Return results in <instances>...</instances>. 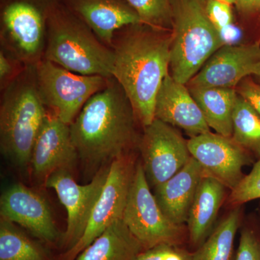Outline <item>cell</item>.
I'll return each mask as SVG.
<instances>
[{
	"label": "cell",
	"instance_id": "obj_1",
	"mask_svg": "<svg viewBox=\"0 0 260 260\" xmlns=\"http://www.w3.org/2000/svg\"><path fill=\"white\" fill-rule=\"evenodd\" d=\"M172 43V30L142 23L124 27L113 38L112 78L124 90L143 128L155 119L157 95L169 74Z\"/></svg>",
	"mask_w": 260,
	"mask_h": 260
},
{
	"label": "cell",
	"instance_id": "obj_2",
	"mask_svg": "<svg viewBox=\"0 0 260 260\" xmlns=\"http://www.w3.org/2000/svg\"><path fill=\"white\" fill-rule=\"evenodd\" d=\"M137 121L124 90L111 78L107 86L86 103L70 125L79 160L95 174L101 168L129 154L139 144Z\"/></svg>",
	"mask_w": 260,
	"mask_h": 260
},
{
	"label": "cell",
	"instance_id": "obj_3",
	"mask_svg": "<svg viewBox=\"0 0 260 260\" xmlns=\"http://www.w3.org/2000/svg\"><path fill=\"white\" fill-rule=\"evenodd\" d=\"M47 42L44 59L83 75L112 78L114 52L61 0L44 3Z\"/></svg>",
	"mask_w": 260,
	"mask_h": 260
},
{
	"label": "cell",
	"instance_id": "obj_4",
	"mask_svg": "<svg viewBox=\"0 0 260 260\" xmlns=\"http://www.w3.org/2000/svg\"><path fill=\"white\" fill-rule=\"evenodd\" d=\"M47 112L38 93L35 66L26 67L2 90L0 149L15 167L29 169L32 149Z\"/></svg>",
	"mask_w": 260,
	"mask_h": 260
},
{
	"label": "cell",
	"instance_id": "obj_5",
	"mask_svg": "<svg viewBox=\"0 0 260 260\" xmlns=\"http://www.w3.org/2000/svg\"><path fill=\"white\" fill-rule=\"evenodd\" d=\"M208 0H172V43L169 73L186 85L222 47L208 16Z\"/></svg>",
	"mask_w": 260,
	"mask_h": 260
},
{
	"label": "cell",
	"instance_id": "obj_6",
	"mask_svg": "<svg viewBox=\"0 0 260 260\" xmlns=\"http://www.w3.org/2000/svg\"><path fill=\"white\" fill-rule=\"evenodd\" d=\"M35 77L38 93L44 107L69 125L86 103L105 88L111 79L78 74L45 59L36 64Z\"/></svg>",
	"mask_w": 260,
	"mask_h": 260
},
{
	"label": "cell",
	"instance_id": "obj_7",
	"mask_svg": "<svg viewBox=\"0 0 260 260\" xmlns=\"http://www.w3.org/2000/svg\"><path fill=\"white\" fill-rule=\"evenodd\" d=\"M122 219L144 250L160 244L181 246L185 241V228L172 223L162 211L142 162L135 167Z\"/></svg>",
	"mask_w": 260,
	"mask_h": 260
},
{
	"label": "cell",
	"instance_id": "obj_8",
	"mask_svg": "<svg viewBox=\"0 0 260 260\" xmlns=\"http://www.w3.org/2000/svg\"><path fill=\"white\" fill-rule=\"evenodd\" d=\"M135 165L130 154L112 162L107 181L90 215L83 237L73 248L61 253L57 260H75L106 229L123 218L134 176Z\"/></svg>",
	"mask_w": 260,
	"mask_h": 260
},
{
	"label": "cell",
	"instance_id": "obj_9",
	"mask_svg": "<svg viewBox=\"0 0 260 260\" xmlns=\"http://www.w3.org/2000/svg\"><path fill=\"white\" fill-rule=\"evenodd\" d=\"M110 165L101 168L91 181L85 185L78 184L72 172L68 170L56 171L46 181L44 186L56 191L68 213L67 229L60 245L63 252L73 248L83 237L105 185Z\"/></svg>",
	"mask_w": 260,
	"mask_h": 260
},
{
	"label": "cell",
	"instance_id": "obj_10",
	"mask_svg": "<svg viewBox=\"0 0 260 260\" xmlns=\"http://www.w3.org/2000/svg\"><path fill=\"white\" fill-rule=\"evenodd\" d=\"M47 29L44 10L27 1H15L2 15L3 49L26 66L44 59Z\"/></svg>",
	"mask_w": 260,
	"mask_h": 260
},
{
	"label": "cell",
	"instance_id": "obj_11",
	"mask_svg": "<svg viewBox=\"0 0 260 260\" xmlns=\"http://www.w3.org/2000/svg\"><path fill=\"white\" fill-rule=\"evenodd\" d=\"M138 145L147 180L154 188L175 175L191 158L182 135L157 119L144 127Z\"/></svg>",
	"mask_w": 260,
	"mask_h": 260
},
{
	"label": "cell",
	"instance_id": "obj_12",
	"mask_svg": "<svg viewBox=\"0 0 260 260\" xmlns=\"http://www.w3.org/2000/svg\"><path fill=\"white\" fill-rule=\"evenodd\" d=\"M0 217L20 225L48 246L61 245L63 234L47 200L22 183L8 186L0 198Z\"/></svg>",
	"mask_w": 260,
	"mask_h": 260
},
{
	"label": "cell",
	"instance_id": "obj_13",
	"mask_svg": "<svg viewBox=\"0 0 260 260\" xmlns=\"http://www.w3.org/2000/svg\"><path fill=\"white\" fill-rule=\"evenodd\" d=\"M191 157L205 173L218 179L232 190L240 182L243 169L254 162L253 155L236 143L232 137L211 132L187 140Z\"/></svg>",
	"mask_w": 260,
	"mask_h": 260
},
{
	"label": "cell",
	"instance_id": "obj_14",
	"mask_svg": "<svg viewBox=\"0 0 260 260\" xmlns=\"http://www.w3.org/2000/svg\"><path fill=\"white\" fill-rule=\"evenodd\" d=\"M78 160L69 124L48 112L30 157L29 169L32 176L45 186L48 178L56 171L73 172Z\"/></svg>",
	"mask_w": 260,
	"mask_h": 260
},
{
	"label": "cell",
	"instance_id": "obj_15",
	"mask_svg": "<svg viewBox=\"0 0 260 260\" xmlns=\"http://www.w3.org/2000/svg\"><path fill=\"white\" fill-rule=\"evenodd\" d=\"M260 64V43L223 46L207 60L188 87L232 88L255 74Z\"/></svg>",
	"mask_w": 260,
	"mask_h": 260
},
{
	"label": "cell",
	"instance_id": "obj_16",
	"mask_svg": "<svg viewBox=\"0 0 260 260\" xmlns=\"http://www.w3.org/2000/svg\"><path fill=\"white\" fill-rule=\"evenodd\" d=\"M186 86L170 73L166 77L155 101V119L181 128L190 138L210 133L203 112Z\"/></svg>",
	"mask_w": 260,
	"mask_h": 260
},
{
	"label": "cell",
	"instance_id": "obj_17",
	"mask_svg": "<svg viewBox=\"0 0 260 260\" xmlns=\"http://www.w3.org/2000/svg\"><path fill=\"white\" fill-rule=\"evenodd\" d=\"M75 15L112 49L114 34L141 20L125 0H61Z\"/></svg>",
	"mask_w": 260,
	"mask_h": 260
},
{
	"label": "cell",
	"instance_id": "obj_18",
	"mask_svg": "<svg viewBox=\"0 0 260 260\" xmlns=\"http://www.w3.org/2000/svg\"><path fill=\"white\" fill-rule=\"evenodd\" d=\"M205 174L203 168L191 157L175 175L154 188L157 203L172 223L178 225L186 223L197 189Z\"/></svg>",
	"mask_w": 260,
	"mask_h": 260
},
{
	"label": "cell",
	"instance_id": "obj_19",
	"mask_svg": "<svg viewBox=\"0 0 260 260\" xmlns=\"http://www.w3.org/2000/svg\"><path fill=\"white\" fill-rule=\"evenodd\" d=\"M226 189L223 183L206 174L200 181L186 223L188 239L195 249L203 244L215 229Z\"/></svg>",
	"mask_w": 260,
	"mask_h": 260
},
{
	"label": "cell",
	"instance_id": "obj_20",
	"mask_svg": "<svg viewBox=\"0 0 260 260\" xmlns=\"http://www.w3.org/2000/svg\"><path fill=\"white\" fill-rule=\"evenodd\" d=\"M144 251L123 219L116 220L75 260H134Z\"/></svg>",
	"mask_w": 260,
	"mask_h": 260
},
{
	"label": "cell",
	"instance_id": "obj_21",
	"mask_svg": "<svg viewBox=\"0 0 260 260\" xmlns=\"http://www.w3.org/2000/svg\"><path fill=\"white\" fill-rule=\"evenodd\" d=\"M210 128L219 135H233V113L238 93L235 88L188 87Z\"/></svg>",
	"mask_w": 260,
	"mask_h": 260
},
{
	"label": "cell",
	"instance_id": "obj_22",
	"mask_svg": "<svg viewBox=\"0 0 260 260\" xmlns=\"http://www.w3.org/2000/svg\"><path fill=\"white\" fill-rule=\"evenodd\" d=\"M47 246L16 224L0 218V260H54Z\"/></svg>",
	"mask_w": 260,
	"mask_h": 260
},
{
	"label": "cell",
	"instance_id": "obj_23",
	"mask_svg": "<svg viewBox=\"0 0 260 260\" xmlns=\"http://www.w3.org/2000/svg\"><path fill=\"white\" fill-rule=\"evenodd\" d=\"M242 210L236 207L192 253L193 260H232L234 240L240 227Z\"/></svg>",
	"mask_w": 260,
	"mask_h": 260
},
{
	"label": "cell",
	"instance_id": "obj_24",
	"mask_svg": "<svg viewBox=\"0 0 260 260\" xmlns=\"http://www.w3.org/2000/svg\"><path fill=\"white\" fill-rule=\"evenodd\" d=\"M233 135L236 143L260 158V116L238 94L233 113Z\"/></svg>",
	"mask_w": 260,
	"mask_h": 260
},
{
	"label": "cell",
	"instance_id": "obj_25",
	"mask_svg": "<svg viewBox=\"0 0 260 260\" xmlns=\"http://www.w3.org/2000/svg\"><path fill=\"white\" fill-rule=\"evenodd\" d=\"M125 1L136 12L142 24L152 28L172 31V0Z\"/></svg>",
	"mask_w": 260,
	"mask_h": 260
},
{
	"label": "cell",
	"instance_id": "obj_26",
	"mask_svg": "<svg viewBox=\"0 0 260 260\" xmlns=\"http://www.w3.org/2000/svg\"><path fill=\"white\" fill-rule=\"evenodd\" d=\"M231 191L228 203L235 208L260 199V158L254 162L249 174L244 176L240 182Z\"/></svg>",
	"mask_w": 260,
	"mask_h": 260
},
{
	"label": "cell",
	"instance_id": "obj_27",
	"mask_svg": "<svg viewBox=\"0 0 260 260\" xmlns=\"http://www.w3.org/2000/svg\"><path fill=\"white\" fill-rule=\"evenodd\" d=\"M235 260H260V230L247 225L241 232Z\"/></svg>",
	"mask_w": 260,
	"mask_h": 260
},
{
	"label": "cell",
	"instance_id": "obj_28",
	"mask_svg": "<svg viewBox=\"0 0 260 260\" xmlns=\"http://www.w3.org/2000/svg\"><path fill=\"white\" fill-rule=\"evenodd\" d=\"M134 260H193V256L181 246L160 244L142 251Z\"/></svg>",
	"mask_w": 260,
	"mask_h": 260
},
{
	"label": "cell",
	"instance_id": "obj_29",
	"mask_svg": "<svg viewBox=\"0 0 260 260\" xmlns=\"http://www.w3.org/2000/svg\"><path fill=\"white\" fill-rule=\"evenodd\" d=\"M26 65L7 52L0 51V88L1 91L23 73Z\"/></svg>",
	"mask_w": 260,
	"mask_h": 260
},
{
	"label": "cell",
	"instance_id": "obj_30",
	"mask_svg": "<svg viewBox=\"0 0 260 260\" xmlns=\"http://www.w3.org/2000/svg\"><path fill=\"white\" fill-rule=\"evenodd\" d=\"M208 16L217 29L233 23L231 5L220 0H208L207 5Z\"/></svg>",
	"mask_w": 260,
	"mask_h": 260
},
{
	"label": "cell",
	"instance_id": "obj_31",
	"mask_svg": "<svg viewBox=\"0 0 260 260\" xmlns=\"http://www.w3.org/2000/svg\"><path fill=\"white\" fill-rule=\"evenodd\" d=\"M237 93L249 103L260 116V83L250 76L246 77L238 85Z\"/></svg>",
	"mask_w": 260,
	"mask_h": 260
},
{
	"label": "cell",
	"instance_id": "obj_32",
	"mask_svg": "<svg viewBox=\"0 0 260 260\" xmlns=\"http://www.w3.org/2000/svg\"><path fill=\"white\" fill-rule=\"evenodd\" d=\"M238 11L251 23L258 32V41L260 42V0H237Z\"/></svg>",
	"mask_w": 260,
	"mask_h": 260
},
{
	"label": "cell",
	"instance_id": "obj_33",
	"mask_svg": "<svg viewBox=\"0 0 260 260\" xmlns=\"http://www.w3.org/2000/svg\"><path fill=\"white\" fill-rule=\"evenodd\" d=\"M219 37L223 46L241 45L244 38L243 29L234 23L218 28Z\"/></svg>",
	"mask_w": 260,
	"mask_h": 260
},
{
	"label": "cell",
	"instance_id": "obj_34",
	"mask_svg": "<svg viewBox=\"0 0 260 260\" xmlns=\"http://www.w3.org/2000/svg\"><path fill=\"white\" fill-rule=\"evenodd\" d=\"M254 77H256V79L258 80V82L260 83V64L259 66L258 67V69L256 70L255 74L254 75Z\"/></svg>",
	"mask_w": 260,
	"mask_h": 260
},
{
	"label": "cell",
	"instance_id": "obj_35",
	"mask_svg": "<svg viewBox=\"0 0 260 260\" xmlns=\"http://www.w3.org/2000/svg\"><path fill=\"white\" fill-rule=\"evenodd\" d=\"M220 1L228 3L229 5L236 4V3H237V0H220Z\"/></svg>",
	"mask_w": 260,
	"mask_h": 260
}]
</instances>
